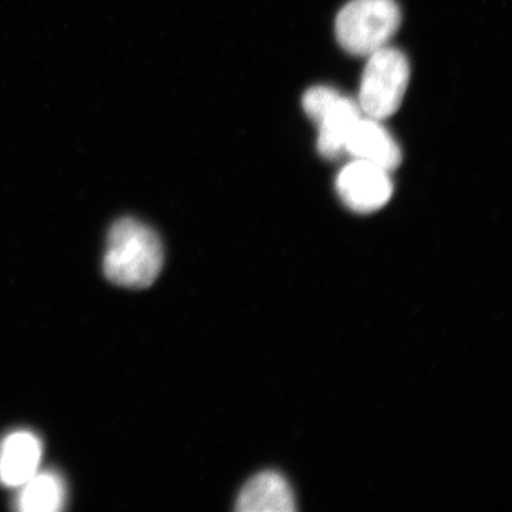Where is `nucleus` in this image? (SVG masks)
Masks as SVG:
<instances>
[{
	"mask_svg": "<svg viewBox=\"0 0 512 512\" xmlns=\"http://www.w3.org/2000/svg\"><path fill=\"white\" fill-rule=\"evenodd\" d=\"M400 24L395 0H351L337 15V41L349 54L368 57L388 46Z\"/></svg>",
	"mask_w": 512,
	"mask_h": 512,
	"instance_id": "obj_2",
	"label": "nucleus"
},
{
	"mask_svg": "<svg viewBox=\"0 0 512 512\" xmlns=\"http://www.w3.org/2000/svg\"><path fill=\"white\" fill-rule=\"evenodd\" d=\"M164 251L158 234L131 217L113 224L107 236L104 272L111 283L142 290L162 271Z\"/></svg>",
	"mask_w": 512,
	"mask_h": 512,
	"instance_id": "obj_1",
	"label": "nucleus"
},
{
	"mask_svg": "<svg viewBox=\"0 0 512 512\" xmlns=\"http://www.w3.org/2000/svg\"><path fill=\"white\" fill-rule=\"evenodd\" d=\"M303 107L307 117L318 127L320 155L326 159L344 156L352 128L363 117L358 102L335 88L318 86L305 93Z\"/></svg>",
	"mask_w": 512,
	"mask_h": 512,
	"instance_id": "obj_4",
	"label": "nucleus"
},
{
	"mask_svg": "<svg viewBox=\"0 0 512 512\" xmlns=\"http://www.w3.org/2000/svg\"><path fill=\"white\" fill-rule=\"evenodd\" d=\"M66 502V485L54 472H37L21 486L16 499L17 509L23 512H57Z\"/></svg>",
	"mask_w": 512,
	"mask_h": 512,
	"instance_id": "obj_9",
	"label": "nucleus"
},
{
	"mask_svg": "<svg viewBox=\"0 0 512 512\" xmlns=\"http://www.w3.org/2000/svg\"><path fill=\"white\" fill-rule=\"evenodd\" d=\"M411 68L402 51L384 47L368 56L358 105L363 115L376 120L392 117L407 91Z\"/></svg>",
	"mask_w": 512,
	"mask_h": 512,
	"instance_id": "obj_3",
	"label": "nucleus"
},
{
	"mask_svg": "<svg viewBox=\"0 0 512 512\" xmlns=\"http://www.w3.org/2000/svg\"><path fill=\"white\" fill-rule=\"evenodd\" d=\"M336 189L349 209L358 214H370L386 206L394 188L387 170L355 159L339 172Z\"/></svg>",
	"mask_w": 512,
	"mask_h": 512,
	"instance_id": "obj_5",
	"label": "nucleus"
},
{
	"mask_svg": "<svg viewBox=\"0 0 512 512\" xmlns=\"http://www.w3.org/2000/svg\"><path fill=\"white\" fill-rule=\"evenodd\" d=\"M43 447L40 438L29 431L11 433L0 445V483L21 488L40 469Z\"/></svg>",
	"mask_w": 512,
	"mask_h": 512,
	"instance_id": "obj_7",
	"label": "nucleus"
},
{
	"mask_svg": "<svg viewBox=\"0 0 512 512\" xmlns=\"http://www.w3.org/2000/svg\"><path fill=\"white\" fill-rule=\"evenodd\" d=\"M240 512H292L293 491L284 476L275 471L259 473L248 480L236 501Z\"/></svg>",
	"mask_w": 512,
	"mask_h": 512,
	"instance_id": "obj_8",
	"label": "nucleus"
},
{
	"mask_svg": "<svg viewBox=\"0 0 512 512\" xmlns=\"http://www.w3.org/2000/svg\"><path fill=\"white\" fill-rule=\"evenodd\" d=\"M345 152L358 160L380 166L388 172L398 169L402 162L400 146L380 120L363 117L352 128Z\"/></svg>",
	"mask_w": 512,
	"mask_h": 512,
	"instance_id": "obj_6",
	"label": "nucleus"
}]
</instances>
